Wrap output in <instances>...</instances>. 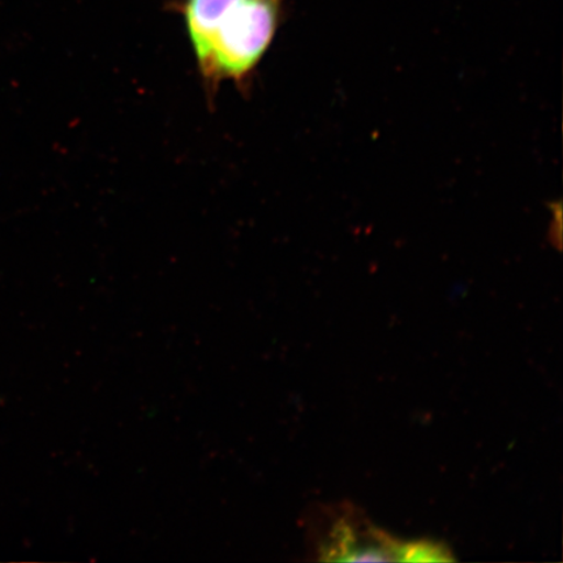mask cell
<instances>
[{
    "instance_id": "obj_1",
    "label": "cell",
    "mask_w": 563,
    "mask_h": 563,
    "mask_svg": "<svg viewBox=\"0 0 563 563\" xmlns=\"http://www.w3.org/2000/svg\"><path fill=\"white\" fill-rule=\"evenodd\" d=\"M285 0H180L197 66L209 89L249 81L278 31Z\"/></svg>"
},
{
    "instance_id": "obj_2",
    "label": "cell",
    "mask_w": 563,
    "mask_h": 563,
    "mask_svg": "<svg viewBox=\"0 0 563 563\" xmlns=\"http://www.w3.org/2000/svg\"><path fill=\"white\" fill-rule=\"evenodd\" d=\"M398 561L446 562L454 561L445 545L433 541H411L399 545Z\"/></svg>"
}]
</instances>
